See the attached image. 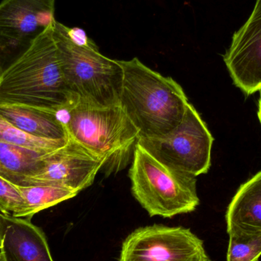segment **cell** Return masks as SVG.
<instances>
[{
  "label": "cell",
  "mask_w": 261,
  "mask_h": 261,
  "mask_svg": "<svg viewBox=\"0 0 261 261\" xmlns=\"http://www.w3.org/2000/svg\"><path fill=\"white\" fill-rule=\"evenodd\" d=\"M67 114L69 138L102 159L107 174L128 165L139 132L120 104L100 107L78 100Z\"/></svg>",
  "instance_id": "cell-3"
},
{
  "label": "cell",
  "mask_w": 261,
  "mask_h": 261,
  "mask_svg": "<svg viewBox=\"0 0 261 261\" xmlns=\"http://www.w3.org/2000/svg\"><path fill=\"white\" fill-rule=\"evenodd\" d=\"M102 166L99 156L69 138L65 145L44 155L41 171L32 180L38 185L61 186L79 193L93 184Z\"/></svg>",
  "instance_id": "cell-9"
},
{
  "label": "cell",
  "mask_w": 261,
  "mask_h": 261,
  "mask_svg": "<svg viewBox=\"0 0 261 261\" xmlns=\"http://www.w3.org/2000/svg\"><path fill=\"white\" fill-rule=\"evenodd\" d=\"M0 141L9 143L21 147H28L34 150H57L65 145L67 142L47 141L31 136L11 125L3 116H0Z\"/></svg>",
  "instance_id": "cell-16"
},
{
  "label": "cell",
  "mask_w": 261,
  "mask_h": 261,
  "mask_svg": "<svg viewBox=\"0 0 261 261\" xmlns=\"http://www.w3.org/2000/svg\"><path fill=\"white\" fill-rule=\"evenodd\" d=\"M123 70L120 105L140 138L163 136L182 122L190 103L181 86L137 58L119 61Z\"/></svg>",
  "instance_id": "cell-2"
},
{
  "label": "cell",
  "mask_w": 261,
  "mask_h": 261,
  "mask_svg": "<svg viewBox=\"0 0 261 261\" xmlns=\"http://www.w3.org/2000/svg\"><path fill=\"white\" fill-rule=\"evenodd\" d=\"M67 35L70 37L71 41L77 45H89L93 42V41L88 38L84 29H80V28L67 27Z\"/></svg>",
  "instance_id": "cell-19"
},
{
  "label": "cell",
  "mask_w": 261,
  "mask_h": 261,
  "mask_svg": "<svg viewBox=\"0 0 261 261\" xmlns=\"http://www.w3.org/2000/svg\"><path fill=\"white\" fill-rule=\"evenodd\" d=\"M48 152L0 141V176L15 186L38 185L32 179L41 171Z\"/></svg>",
  "instance_id": "cell-14"
},
{
  "label": "cell",
  "mask_w": 261,
  "mask_h": 261,
  "mask_svg": "<svg viewBox=\"0 0 261 261\" xmlns=\"http://www.w3.org/2000/svg\"><path fill=\"white\" fill-rule=\"evenodd\" d=\"M213 141L200 115L189 103L176 128L163 136L140 138L138 143L164 164L197 177L210 170Z\"/></svg>",
  "instance_id": "cell-6"
},
{
  "label": "cell",
  "mask_w": 261,
  "mask_h": 261,
  "mask_svg": "<svg viewBox=\"0 0 261 261\" xmlns=\"http://www.w3.org/2000/svg\"><path fill=\"white\" fill-rule=\"evenodd\" d=\"M257 115H258L259 121H260V122L261 124V90H260V99H259L258 113H257Z\"/></svg>",
  "instance_id": "cell-20"
},
{
  "label": "cell",
  "mask_w": 261,
  "mask_h": 261,
  "mask_svg": "<svg viewBox=\"0 0 261 261\" xmlns=\"http://www.w3.org/2000/svg\"><path fill=\"white\" fill-rule=\"evenodd\" d=\"M223 59L234 85L247 96L261 90V0L234 32Z\"/></svg>",
  "instance_id": "cell-10"
},
{
  "label": "cell",
  "mask_w": 261,
  "mask_h": 261,
  "mask_svg": "<svg viewBox=\"0 0 261 261\" xmlns=\"http://www.w3.org/2000/svg\"><path fill=\"white\" fill-rule=\"evenodd\" d=\"M0 261H3V259L2 258L1 255H0Z\"/></svg>",
  "instance_id": "cell-21"
},
{
  "label": "cell",
  "mask_w": 261,
  "mask_h": 261,
  "mask_svg": "<svg viewBox=\"0 0 261 261\" xmlns=\"http://www.w3.org/2000/svg\"><path fill=\"white\" fill-rule=\"evenodd\" d=\"M134 197L149 216L171 219L199 204L196 177L156 159L137 143L129 170Z\"/></svg>",
  "instance_id": "cell-5"
},
{
  "label": "cell",
  "mask_w": 261,
  "mask_h": 261,
  "mask_svg": "<svg viewBox=\"0 0 261 261\" xmlns=\"http://www.w3.org/2000/svg\"><path fill=\"white\" fill-rule=\"evenodd\" d=\"M119 261H210L203 241L190 228L141 227L123 241Z\"/></svg>",
  "instance_id": "cell-7"
},
{
  "label": "cell",
  "mask_w": 261,
  "mask_h": 261,
  "mask_svg": "<svg viewBox=\"0 0 261 261\" xmlns=\"http://www.w3.org/2000/svg\"><path fill=\"white\" fill-rule=\"evenodd\" d=\"M67 26L56 19L53 36L67 85L78 100L93 105L120 104L123 70L119 61L102 55L94 41L86 46L73 43Z\"/></svg>",
  "instance_id": "cell-4"
},
{
  "label": "cell",
  "mask_w": 261,
  "mask_h": 261,
  "mask_svg": "<svg viewBox=\"0 0 261 261\" xmlns=\"http://www.w3.org/2000/svg\"><path fill=\"white\" fill-rule=\"evenodd\" d=\"M1 73H2V71H1V70H0V74H1Z\"/></svg>",
  "instance_id": "cell-22"
},
{
  "label": "cell",
  "mask_w": 261,
  "mask_h": 261,
  "mask_svg": "<svg viewBox=\"0 0 261 261\" xmlns=\"http://www.w3.org/2000/svg\"><path fill=\"white\" fill-rule=\"evenodd\" d=\"M228 234H261V170L242 184L228 205Z\"/></svg>",
  "instance_id": "cell-12"
},
{
  "label": "cell",
  "mask_w": 261,
  "mask_h": 261,
  "mask_svg": "<svg viewBox=\"0 0 261 261\" xmlns=\"http://www.w3.org/2000/svg\"><path fill=\"white\" fill-rule=\"evenodd\" d=\"M77 101L61 69L52 23L2 72L0 105L32 107L58 114L68 111Z\"/></svg>",
  "instance_id": "cell-1"
},
{
  "label": "cell",
  "mask_w": 261,
  "mask_h": 261,
  "mask_svg": "<svg viewBox=\"0 0 261 261\" xmlns=\"http://www.w3.org/2000/svg\"><path fill=\"white\" fill-rule=\"evenodd\" d=\"M16 187L25 204V219L29 220L39 212L72 199L78 194L77 192L70 189L54 184Z\"/></svg>",
  "instance_id": "cell-15"
},
{
  "label": "cell",
  "mask_w": 261,
  "mask_h": 261,
  "mask_svg": "<svg viewBox=\"0 0 261 261\" xmlns=\"http://www.w3.org/2000/svg\"><path fill=\"white\" fill-rule=\"evenodd\" d=\"M55 0L0 3V70L16 61L55 21Z\"/></svg>",
  "instance_id": "cell-8"
},
{
  "label": "cell",
  "mask_w": 261,
  "mask_h": 261,
  "mask_svg": "<svg viewBox=\"0 0 261 261\" xmlns=\"http://www.w3.org/2000/svg\"><path fill=\"white\" fill-rule=\"evenodd\" d=\"M0 116L31 136L58 142L68 141L65 123L58 113L22 106L0 105Z\"/></svg>",
  "instance_id": "cell-13"
},
{
  "label": "cell",
  "mask_w": 261,
  "mask_h": 261,
  "mask_svg": "<svg viewBox=\"0 0 261 261\" xmlns=\"http://www.w3.org/2000/svg\"><path fill=\"white\" fill-rule=\"evenodd\" d=\"M261 256V234H229L227 261H257Z\"/></svg>",
  "instance_id": "cell-17"
},
{
  "label": "cell",
  "mask_w": 261,
  "mask_h": 261,
  "mask_svg": "<svg viewBox=\"0 0 261 261\" xmlns=\"http://www.w3.org/2000/svg\"><path fill=\"white\" fill-rule=\"evenodd\" d=\"M0 255L3 261H54L47 238L31 220L0 213Z\"/></svg>",
  "instance_id": "cell-11"
},
{
  "label": "cell",
  "mask_w": 261,
  "mask_h": 261,
  "mask_svg": "<svg viewBox=\"0 0 261 261\" xmlns=\"http://www.w3.org/2000/svg\"><path fill=\"white\" fill-rule=\"evenodd\" d=\"M0 211L4 215L25 219V204L16 186L2 176H0Z\"/></svg>",
  "instance_id": "cell-18"
}]
</instances>
